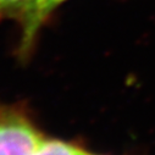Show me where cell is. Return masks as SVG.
<instances>
[{"mask_svg":"<svg viewBox=\"0 0 155 155\" xmlns=\"http://www.w3.org/2000/svg\"><path fill=\"white\" fill-rule=\"evenodd\" d=\"M44 138L23 110L0 106V155H33Z\"/></svg>","mask_w":155,"mask_h":155,"instance_id":"1","label":"cell"},{"mask_svg":"<svg viewBox=\"0 0 155 155\" xmlns=\"http://www.w3.org/2000/svg\"><path fill=\"white\" fill-rule=\"evenodd\" d=\"M66 0H28L21 23V38L18 44V56L27 59L34 47L41 28L44 26L53 11Z\"/></svg>","mask_w":155,"mask_h":155,"instance_id":"2","label":"cell"},{"mask_svg":"<svg viewBox=\"0 0 155 155\" xmlns=\"http://www.w3.org/2000/svg\"><path fill=\"white\" fill-rule=\"evenodd\" d=\"M84 151L78 147L70 143L59 140V139H48L44 140L38 147L33 155H83Z\"/></svg>","mask_w":155,"mask_h":155,"instance_id":"3","label":"cell"},{"mask_svg":"<svg viewBox=\"0 0 155 155\" xmlns=\"http://www.w3.org/2000/svg\"><path fill=\"white\" fill-rule=\"evenodd\" d=\"M28 0H0V21L22 17Z\"/></svg>","mask_w":155,"mask_h":155,"instance_id":"4","label":"cell"},{"mask_svg":"<svg viewBox=\"0 0 155 155\" xmlns=\"http://www.w3.org/2000/svg\"><path fill=\"white\" fill-rule=\"evenodd\" d=\"M83 155H94V154H88V153H84Z\"/></svg>","mask_w":155,"mask_h":155,"instance_id":"5","label":"cell"}]
</instances>
